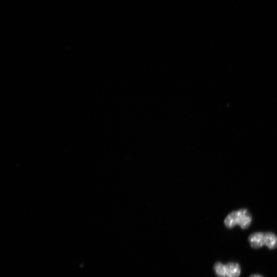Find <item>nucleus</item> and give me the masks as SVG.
Returning a JSON list of instances; mask_svg holds the SVG:
<instances>
[{"label": "nucleus", "mask_w": 277, "mask_h": 277, "mask_svg": "<svg viewBox=\"0 0 277 277\" xmlns=\"http://www.w3.org/2000/svg\"><path fill=\"white\" fill-rule=\"evenodd\" d=\"M253 217L247 209L243 208L230 213L224 220V225L228 229H232L238 226L242 230L251 226Z\"/></svg>", "instance_id": "f257e3e1"}, {"label": "nucleus", "mask_w": 277, "mask_h": 277, "mask_svg": "<svg viewBox=\"0 0 277 277\" xmlns=\"http://www.w3.org/2000/svg\"><path fill=\"white\" fill-rule=\"evenodd\" d=\"M248 241L252 248H260L264 245V232H255L251 234Z\"/></svg>", "instance_id": "f03ea898"}, {"label": "nucleus", "mask_w": 277, "mask_h": 277, "mask_svg": "<svg viewBox=\"0 0 277 277\" xmlns=\"http://www.w3.org/2000/svg\"><path fill=\"white\" fill-rule=\"evenodd\" d=\"M226 265V277H239L241 272L240 265L236 262H229Z\"/></svg>", "instance_id": "7ed1b4c3"}, {"label": "nucleus", "mask_w": 277, "mask_h": 277, "mask_svg": "<svg viewBox=\"0 0 277 277\" xmlns=\"http://www.w3.org/2000/svg\"><path fill=\"white\" fill-rule=\"evenodd\" d=\"M264 245L269 249L277 247V236L273 233L264 232Z\"/></svg>", "instance_id": "20e7f679"}, {"label": "nucleus", "mask_w": 277, "mask_h": 277, "mask_svg": "<svg viewBox=\"0 0 277 277\" xmlns=\"http://www.w3.org/2000/svg\"><path fill=\"white\" fill-rule=\"evenodd\" d=\"M214 270L217 277H226V265L220 262L214 266Z\"/></svg>", "instance_id": "39448f33"}, {"label": "nucleus", "mask_w": 277, "mask_h": 277, "mask_svg": "<svg viewBox=\"0 0 277 277\" xmlns=\"http://www.w3.org/2000/svg\"><path fill=\"white\" fill-rule=\"evenodd\" d=\"M249 277H263V276L259 274H253L251 275Z\"/></svg>", "instance_id": "423d86ee"}]
</instances>
